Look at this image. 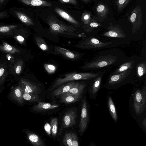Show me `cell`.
<instances>
[{"mask_svg": "<svg viewBox=\"0 0 146 146\" xmlns=\"http://www.w3.org/2000/svg\"><path fill=\"white\" fill-rule=\"evenodd\" d=\"M102 76H98L93 80L88 88V92L90 98L95 100L100 89Z\"/></svg>", "mask_w": 146, "mask_h": 146, "instance_id": "12", "label": "cell"}, {"mask_svg": "<svg viewBox=\"0 0 146 146\" xmlns=\"http://www.w3.org/2000/svg\"><path fill=\"white\" fill-rule=\"evenodd\" d=\"M51 133L53 137H55L58 131V119L56 118H52L50 122Z\"/></svg>", "mask_w": 146, "mask_h": 146, "instance_id": "28", "label": "cell"}, {"mask_svg": "<svg viewBox=\"0 0 146 146\" xmlns=\"http://www.w3.org/2000/svg\"><path fill=\"white\" fill-rule=\"evenodd\" d=\"M131 0H116V3L118 11L123 10L128 4Z\"/></svg>", "mask_w": 146, "mask_h": 146, "instance_id": "32", "label": "cell"}, {"mask_svg": "<svg viewBox=\"0 0 146 146\" xmlns=\"http://www.w3.org/2000/svg\"><path fill=\"white\" fill-rule=\"evenodd\" d=\"M90 111L88 102L86 97L82 100L80 120L78 132L80 135L84 132L89 125Z\"/></svg>", "mask_w": 146, "mask_h": 146, "instance_id": "7", "label": "cell"}, {"mask_svg": "<svg viewBox=\"0 0 146 146\" xmlns=\"http://www.w3.org/2000/svg\"><path fill=\"white\" fill-rule=\"evenodd\" d=\"M22 96L24 99L29 101L38 102H40L38 94L25 93Z\"/></svg>", "mask_w": 146, "mask_h": 146, "instance_id": "30", "label": "cell"}, {"mask_svg": "<svg viewBox=\"0 0 146 146\" xmlns=\"http://www.w3.org/2000/svg\"><path fill=\"white\" fill-rule=\"evenodd\" d=\"M44 129L48 135L51 134V128L50 125L48 123H46L44 126Z\"/></svg>", "mask_w": 146, "mask_h": 146, "instance_id": "37", "label": "cell"}, {"mask_svg": "<svg viewBox=\"0 0 146 146\" xmlns=\"http://www.w3.org/2000/svg\"><path fill=\"white\" fill-rule=\"evenodd\" d=\"M55 51L58 54L70 60H77L85 53L72 51L57 46H54Z\"/></svg>", "mask_w": 146, "mask_h": 146, "instance_id": "11", "label": "cell"}, {"mask_svg": "<svg viewBox=\"0 0 146 146\" xmlns=\"http://www.w3.org/2000/svg\"><path fill=\"white\" fill-rule=\"evenodd\" d=\"M99 72H73L64 74L62 77L58 78L52 85L51 90L67 82L77 80H92L101 75Z\"/></svg>", "mask_w": 146, "mask_h": 146, "instance_id": "3", "label": "cell"}, {"mask_svg": "<svg viewBox=\"0 0 146 146\" xmlns=\"http://www.w3.org/2000/svg\"><path fill=\"white\" fill-rule=\"evenodd\" d=\"M116 56L112 55L100 56L80 67L84 70H96L113 65L117 60Z\"/></svg>", "mask_w": 146, "mask_h": 146, "instance_id": "4", "label": "cell"}, {"mask_svg": "<svg viewBox=\"0 0 146 146\" xmlns=\"http://www.w3.org/2000/svg\"><path fill=\"white\" fill-rule=\"evenodd\" d=\"M107 105L109 112L112 119L117 123L118 117L116 109L111 96L108 95L107 98Z\"/></svg>", "mask_w": 146, "mask_h": 146, "instance_id": "20", "label": "cell"}, {"mask_svg": "<svg viewBox=\"0 0 146 146\" xmlns=\"http://www.w3.org/2000/svg\"><path fill=\"white\" fill-rule=\"evenodd\" d=\"M44 66L46 70L49 74L54 73L56 70V67L52 65L46 64H45Z\"/></svg>", "mask_w": 146, "mask_h": 146, "instance_id": "35", "label": "cell"}, {"mask_svg": "<svg viewBox=\"0 0 146 146\" xmlns=\"http://www.w3.org/2000/svg\"><path fill=\"white\" fill-rule=\"evenodd\" d=\"M91 19V14L90 12L85 11L82 13L81 20L84 25L87 24L90 22Z\"/></svg>", "mask_w": 146, "mask_h": 146, "instance_id": "33", "label": "cell"}, {"mask_svg": "<svg viewBox=\"0 0 146 146\" xmlns=\"http://www.w3.org/2000/svg\"><path fill=\"white\" fill-rule=\"evenodd\" d=\"M130 109L135 116H141L146 109V87L136 88L132 95Z\"/></svg>", "mask_w": 146, "mask_h": 146, "instance_id": "1", "label": "cell"}, {"mask_svg": "<svg viewBox=\"0 0 146 146\" xmlns=\"http://www.w3.org/2000/svg\"><path fill=\"white\" fill-rule=\"evenodd\" d=\"M103 35L106 37L112 38H125L126 35L119 25H113L110 23L107 29V31Z\"/></svg>", "mask_w": 146, "mask_h": 146, "instance_id": "10", "label": "cell"}, {"mask_svg": "<svg viewBox=\"0 0 146 146\" xmlns=\"http://www.w3.org/2000/svg\"><path fill=\"white\" fill-rule=\"evenodd\" d=\"M4 0H0V2H2Z\"/></svg>", "mask_w": 146, "mask_h": 146, "instance_id": "47", "label": "cell"}, {"mask_svg": "<svg viewBox=\"0 0 146 146\" xmlns=\"http://www.w3.org/2000/svg\"><path fill=\"white\" fill-rule=\"evenodd\" d=\"M84 2L88 3L90 2L92 0H82Z\"/></svg>", "mask_w": 146, "mask_h": 146, "instance_id": "46", "label": "cell"}, {"mask_svg": "<svg viewBox=\"0 0 146 146\" xmlns=\"http://www.w3.org/2000/svg\"><path fill=\"white\" fill-rule=\"evenodd\" d=\"M46 21L49 27L50 32L53 35L60 34L78 36L75 33L76 29L72 25L64 23L52 14L48 16Z\"/></svg>", "mask_w": 146, "mask_h": 146, "instance_id": "2", "label": "cell"}, {"mask_svg": "<svg viewBox=\"0 0 146 146\" xmlns=\"http://www.w3.org/2000/svg\"><path fill=\"white\" fill-rule=\"evenodd\" d=\"M17 27V26L15 25L1 26L0 27V32L2 33H6L12 29L16 28Z\"/></svg>", "mask_w": 146, "mask_h": 146, "instance_id": "34", "label": "cell"}, {"mask_svg": "<svg viewBox=\"0 0 146 146\" xmlns=\"http://www.w3.org/2000/svg\"><path fill=\"white\" fill-rule=\"evenodd\" d=\"M135 61L133 60L127 62L121 65L116 70L113 72L111 74H115L126 71L129 69H132Z\"/></svg>", "mask_w": 146, "mask_h": 146, "instance_id": "24", "label": "cell"}, {"mask_svg": "<svg viewBox=\"0 0 146 146\" xmlns=\"http://www.w3.org/2000/svg\"><path fill=\"white\" fill-rule=\"evenodd\" d=\"M72 146H78V139L77 134L75 133H72Z\"/></svg>", "mask_w": 146, "mask_h": 146, "instance_id": "36", "label": "cell"}, {"mask_svg": "<svg viewBox=\"0 0 146 146\" xmlns=\"http://www.w3.org/2000/svg\"><path fill=\"white\" fill-rule=\"evenodd\" d=\"M21 82L25 86V93L38 95V89L35 84L24 79H21Z\"/></svg>", "mask_w": 146, "mask_h": 146, "instance_id": "14", "label": "cell"}, {"mask_svg": "<svg viewBox=\"0 0 146 146\" xmlns=\"http://www.w3.org/2000/svg\"><path fill=\"white\" fill-rule=\"evenodd\" d=\"M136 73L137 77L140 78L146 73V62H143L139 63L136 67Z\"/></svg>", "mask_w": 146, "mask_h": 146, "instance_id": "27", "label": "cell"}, {"mask_svg": "<svg viewBox=\"0 0 146 146\" xmlns=\"http://www.w3.org/2000/svg\"><path fill=\"white\" fill-rule=\"evenodd\" d=\"M7 14L5 11L0 12V19L7 15Z\"/></svg>", "mask_w": 146, "mask_h": 146, "instance_id": "44", "label": "cell"}, {"mask_svg": "<svg viewBox=\"0 0 146 146\" xmlns=\"http://www.w3.org/2000/svg\"><path fill=\"white\" fill-rule=\"evenodd\" d=\"M128 19L132 25V32L135 33L140 29L142 23V12L140 5H138L135 8Z\"/></svg>", "mask_w": 146, "mask_h": 146, "instance_id": "8", "label": "cell"}, {"mask_svg": "<svg viewBox=\"0 0 146 146\" xmlns=\"http://www.w3.org/2000/svg\"><path fill=\"white\" fill-rule=\"evenodd\" d=\"M5 70L4 68H0V77L2 76Z\"/></svg>", "mask_w": 146, "mask_h": 146, "instance_id": "45", "label": "cell"}, {"mask_svg": "<svg viewBox=\"0 0 146 146\" xmlns=\"http://www.w3.org/2000/svg\"><path fill=\"white\" fill-rule=\"evenodd\" d=\"M58 105L52 104L49 103L39 102L33 107L34 110L37 112H41L57 108Z\"/></svg>", "mask_w": 146, "mask_h": 146, "instance_id": "17", "label": "cell"}, {"mask_svg": "<svg viewBox=\"0 0 146 146\" xmlns=\"http://www.w3.org/2000/svg\"><path fill=\"white\" fill-rule=\"evenodd\" d=\"M7 58L8 60L12 62L14 60V57L10 54H7L6 55Z\"/></svg>", "mask_w": 146, "mask_h": 146, "instance_id": "41", "label": "cell"}, {"mask_svg": "<svg viewBox=\"0 0 146 146\" xmlns=\"http://www.w3.org/2000/svg\"><path fill=\"white\" fill-rule=\"evenodd\" d=\"M111 44V42L101 41L94 37L90 36L77 44L75 47L82 49L94 50L106 47Z\"/></svg>", "mask_w": 146, "mask_h": 146, "instance_id": "6", "label": "cell"}, {"mask_svg": "<svg viewBox=\"0 0 146 146\" xmlns=\"http://www.w3.org/2000/svg\"><path fill=\"white\" fill-rule=\"evenodd\" d=\"M74 81L69 82L65 84L59 86L57 89L53 90L51 93L54 96H61L67 93L72 86L75 84Z\"/></svg>", "mask_w": 146, "mask_h": 146, "instance_id": "13", "label": "cell"}, {"mask_svg": "<svg viewBox=\"0 0 146 146\" xmlns=\"http://www.w3.org/2000/svg\"><path fill=\"white\" fill-rule=\"evenodd\" d=\"M28 137L30 142L35 146H44L42 140L38 135L33 133H28Z\"/></svg>", "mask_w": 146, "mask_h": 146, "instance_id": "22", "label": "cell"}, {"mask_svg": "<svg viewBox=\"0 0 146 146\" xmlns=\"http://www.w3.org/2000/svg\"><path fill=\"white\" fill-rule=\"evenodd\" d=\"M72 132H70L65 134L62 141L64 145L66 146H72Z\"/></svg>", "mask_w": 146, "mask_h": 146, "instance_id": "31", "label": "cell"}, {"mask_svg": "<svg viewBox=\"0 0 146 146\" xmlns=\"http://www.w3.org/2000/svg\"><path fill=\"white\" fill-rule=\"evenodd\" d=\"M36 43L38 46L42 50L46 51L48 50V46L44 40L39 36L35 38Z\"/></svg>", "mask_w": 146, "mask_h": 146, "instance_id": "29", "label": "cell"}, {"mask_svg": "<svg viewBox=\"0 0 146 146\" xmlns=\"http://www.w3.org/2000/svg\"><path fill=\"white\" fill-rule=\"evenodd\" d=\"M14 92L17 97L21 98L22 91L21 88L18 87L16 88L14 90Z\"/></svg>", "mask_w": 146, "mask_h": 146, "instance_id": "39", "label": "cell"}, {"mask_svg": "<svg viewBox=\"0 0 146 146\" xmlns=\"http://www.w3.org/2000/svg\"><path fill=\"white\" fill-rule=\"evenodd\" d=\"M0 49L3 51L10 54H15L19 52V51L17 48L6 42H3L2 44L0 46Z\"/></svg>", "mask_w": 146, "mask_h": 146, "instance_id": "26", "label": "cell"}, {"mask_svg": "<svg viewBox=\"0 0 146 146\" xmlns=\"http://www.w3.org/2000/svg\"><path fill=\"white\" fill-rule=\"evenodd\" d=\"M54 10L60 17L74 25L76 27H79L80 26V23L65 11L58 7L55 8Z\"/></svg>", "mask_w": 146, "mask_h": 146, "instance_id": "16", "label": "cell"}, {"mask_svg": "<svg viewBox=\"0 0 146 146\" xmlns=\"http://www.w3.org/2000/svg\"><path fill=\"white\" fill-rule=\"evenodd\" d=\"M24 3L30 6L51 7V4L44 0H20Z\"/></svg>", "mask_w": 146, "mask_h": 146, "instance_id": "21", "label": "cell"}, {"mask_svg": "<svg viewBox=\"0 0 146 146\" xmlns=\"http://www.w3.org/2000/svg\"><path fill=\"white\" fill-rule=\"evenodd\" d=\"M142 124L143 126V127L145 130L146 129V117L145 118L143 119L142 121Z\"/></svg>", "mask_w": 146, "mask_h": 146, "instance_id": "43", "label": "cell"}, {"mask_svg": "<svg viewBox=\"0 0 146 146\" xmlns=\"http://www.w3.org/2000/svg\"><path fill=\"white\" fill-rule=\"evenodd\" d=\"M14 12L19 19L28 25H33L34 23L32 20L25 14L19 11H14Z\"/></svg>", "mask_w": 146, "mask_h": 146, "instance_id": "25", "label": "cell"}, {"mask_svg": "<svg viewBox=\"0 0 146 146\" xmlns=\"http://www.w3.org/2000/svg\"><path fill=\"white\" fill-rule=\"evenodd\" d=\"M86 86L87 83L85 82H76L69 91L66 94H73L82 96Z\"/></svg>", "mask_w": 146, "mask_h": 146, "instance_id": "15", "label": "cell"}, {"mask_svg": "<svg viewBox=\"0 0 146 146\" xmlns=\"http://www.w3.org/2000/svg\"><path fill=\"white\" fill-rule=\"evenodd\" d=\"M97 16L98 18L101 20L106 19L109 13L108 6L106 5L100 3L96 7Z\"/></svg>", "mask_w": 146, "mask_h": 146, "instance_id": "18", "label": "cell"}, {"mask_svg": "<svg viewBox=\"0 0 146 146\" xmlns=\"http://www.w3.org/2000/svg\"><path fill=\"white\" fill-rule=\"evenodd\" d=\"M77 109L72 108L65 113L62 119V124L64 128L72 126L76 123Z\"/></svg>", "mask_w": 146, "mask_h": 146, "instance_id": "9", "label": "cell"}, {"mask_svg": "<svg viewBox=\"0 0 146 146\" xmlns=\"http://www.w3.org/2000/svg\"><path fill=\"white\" fill-rule=\"evenodd\" d=\"M21 66L20 65H18L15 69L16 73L17 74H19L21 71Z\"/></svg>", "mask_w": 146, "mask_h": 146, "instance_id": "42", "label": "cell"}, {"mask_svg": "<svg viewBox=\"0 0 146 146\" xmlns=\"http://www.w3.org/2000/svg\"><path fill=\"white\" fill-rule=\"evenodd\" d=\"M58 1L62 3H70L74 5H76L77 4V2L76 0H58Z\"/></svg>", "mask_w": 146, "mask_h": 146, "instance_id": "38", "label": "cell"}, {"mask_svg": "<svg viewBox=\"0 0 146 146\" xmlns=\"http://www.w3.org/2000/svg\"><path fill=\"white\" fill-rule=\"evenodd\" d=\"M60 96V102L66 104L75 102L82 98L81 96L73 94H65Z\"/></svg>", "mask_w": 146, "mask_h": 146, "instance_id": "19", "label": "cell"}, {"mask_svg": "<svg viewBox=\"0 0 146 146\" xmlns=\"http://www.w3.org/2000/svg\"><path fill=\"white\" fill-rule=\"evenodd\" d=\"M132 69L115 74H111L104 85L108 89L117 90L123 85L131 82L128 80V77Z\"/></svg>", "mask_w": 146, "mask_h": 146, "instance_id": "5", "label": "cell"}, {"mask_svg": "<svg viewBox=\"0 0 146 146\" xmlns=\"http://www.w3.org/2000/svg\"><path fill=\"white\" fill-rule=\"evenodd\" d=\"M101 25V23H99L96 19L91 18L90 22L87 24L84 25L83 27L86 32L89 33L92 31L94 29Z\"/></svg>", "mask_w": 146, "mask_h": 146, "instance_id": "23", "label": "cell"}, {"mask_svg": "<svg viewBox=\"0 0 146 146\" xmlns=\"http://www.w3.org/2000/svg\"><path fill=\"white\" fill-rule=\"evenodd\" d=\"M15 38L19 42L20 44H23L24 42L25 38L21 35H18L15 36Z\"/></svg>", "mask_w": 146, "mask_h": 146, "instance_id": "40", "label": "cell"}]
</instances>
